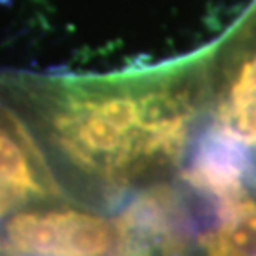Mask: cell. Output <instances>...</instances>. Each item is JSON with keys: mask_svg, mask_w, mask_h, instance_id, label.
<instances>
[{"mask_svg": "<svg viewBox=\"0 0 256 256\" xmlns=\"http://www.w3.org/2000/svg\"><path fill=\"white\" fill-rule=\"evenodd\" d=\"M18 256H114L116 226L104 214L70 200L40 203L2 220Z\"/></svg>", "mask_w": 256, "mask_h": 256, "instance_id": "obj_3", "label": "cell"}, {"mask_svg": "<svg viewBox=\"0 0 256 256\" xmlns=\"http://www.w3.org/2000/svg\"><path fill=\"white\" fill-rule=\"evenodd\" d=\"M209 44L104 74L0 70V97L38 140L64 196L114 214L180 173L205 122Z\"/></svg>", "mask_w": 256, "mask_h": 256, "instance_id": "obj_1", "label": "cell"}, {"mask_svg": "<svg viewBox=\"0 0 256 256\" xmlns=\"http://www.w3.org/2000/svg\"><path fill=\"white\" fill-rule=\"evenodd\" d=\"M203 124L238 148L256 192V0L209 42Z\"/></svg>", "mask_w": 256, "mask_h": 256, "instance_id": "obj_2", "label": "cell"}, {"mask_svg": "<svg viewBox=\"0 0 256 256\" xmlns=\"http://www.w3.org/2000/svg\"><path fill=\"white\" fill-rule=\"evenodd\" d=\"M186 190L196 210V236L203 256H256V192L252 188L222 198H210L190 186Z\"/></svg>", "mask_w": 256, "mask_h": 256, "instance_id": "obj_5", "label": "cell"}, {"mask_svg": "<svg viewBox=\"0 0 256 256\" xmlns=\"http://www.w3.org/2000/svg\"><path fill=\"white\" fill-rule=\"evenodd\" d=\"M68 200L19 114L0 97V222L40 203Z\"/></svg>", "mask_w": 256, "mask_h": 256, "instance_id": "obj_4", "label": "cell"}, {"mask_svg": "<svg viewBox=\"0 0 256 256\" xmlns=\"http://www.w3.org/2000/svg\"><path fill=\"white\" fill-rule=\"evenodd\" d=\"M0 256H18L14 250H12V247L8 245V241H6V238H4L2 232H0Z\"/></svg>", "mask_w": 256, "mask_h": 256, "instance_id": "obj_6", "label": "cell"}]
</instances>
